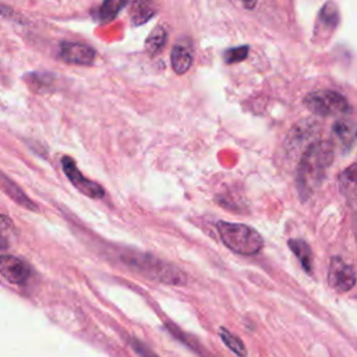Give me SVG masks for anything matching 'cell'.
<instances>
[{
	"mask_svg": "<svg viewBox=\"0 0 357 357\" xmlns=\"http://www.w3.org/2000/svg\"><path fill=\"white\" fill-rule=\"evenodd\" d=\"M333 160V145L329 141H318L307 146L297 169V188L300 197L307 198L322 183V178Z\"/></svg>",
	"mask_w": 357,
	"mask_h": 357,
	"instance_id": "cell-1",
	"label": "cell"
},
{
	"mask_svg": "<svg viewBox=\"0 0 357 357\" xmlns=\"http://www.w3.org/2000/svg\"><path fill=\"white\" fill-rule=\"evenodd\" d=\"M216 227L225 245L237 254L252 255L264 245L261 234L247 225L220 220Z\"/></svg>",
	"mask_w": 357,
	"mask_h": 357,
	"instance_id": "cell-2",
	"label": "cell"
},
{
	"mask_svg": "<svg viewBox=\"0 0 357 357\" xmlns=\"http://www.w3.org/2000/svg\"><path fill=\"white\" fill-rule=\"evenodd\" d=\"M305 107L318 116H336L350 112L347 99L335 91L319 89L308 93L304 98Z\"/></svg>",
	"mask_w": 357,
	"mask_h": 357,
	"instance_id": "cell-3",
	"label": "cell"
},
{
	"mask_svg": "<svg viewBox=\"0 0 357 357\" xmlns=\"http://www.w3.org/2000/svg\"><path fill=\"white\" fill-rule=\"evenodd\" d=\"M132 266L139 268L142 273L156 280L170 283V284H183L185 283V275L178 271L176 266L169 265L163 261L155 259L149 255H138L134 261H131Z\"/></svg>",
	"mask_w": 357,
	"mask_h": 357,
	"instance_id": "cell-4",
	"label": "cell"
},
{
	"mask_svg": "<svg viewBox=\"0 0 357 357\" xmlns=\"http://www.w3.org/2000/svg\"><path fill=\"white\" fill-rule=\"evenodd\" d=\"M328 283L337 291H349L356 283V272L339 257H333L328 269Z\"/></svg>",
	"mask_w": 357,
	"mask_h": 357,
	"instance_id": "cell-5",
	"label": "cell"
},
{
	"mask_svg": "<svg viewBox=\"0 0 357 357\" xmlns=\"http://www.w3.org/2000/svg\"><path fill=\"white\" fill-rule=\"evenodd\" d=\"M61 165H63V169H64L67 177L77 187V190H79L81 192H84L85 195L91 197V198H102L103 197V194H105L103 188L99 184L84 177L81 174V172L78 170V167L75 166V162L73 159H70L68 156H64L61 159Z\"/></svg>",
	"mask_w": 357,
	"mask_h": 357,
	"instance_id": "cell-6",
	"label": "cell"
},
{
	"mask_svg": "<svg viewBox=\"0 0 357 357\" xmlns=\"http://www.w3.org/2000/svg\"><path fill=\"white\" fill-rule=\"evenodd\" d=\"M0 275L10 283H24L29 276L28 265L18 257L0 255Z\"/></svg>",
	"mask_w": 357,
	"mask_h": 357,
	"instance_id": "cell-7",
	"label": "cell"
},
{
	"mask_svg": "<svg viewBox=\"0 0 357 357\" xmlns=\"http://www.w3.org/2000/svg\"><path fill=\"white\" fill-rule=\"evenodd\" d=\"M60 57L67 63L88 66L95 60V50L84 43L63 42L60 45Z\"/></svg>",
	"mask_w": 357,
	"mask_h": 357,
	"instance_id": "cell-8",
	"label": "cell"
},
{
	"mask_svg": "<svg viewBox=\"0 0 357 357\" xmlns=\"http://www.w3.org/2000/svg\"><path fill=\"white\" fill-rule=\"evenodd\" d=\"M337 185L342 197L347 201H357V163L350 165L337 177Z\"/></svg>",
	"mask_w": 357,
	"mask_h": 357,
	"instance_id": "cell-9",
	"label": "cell"
},
{
	"mask_svg": "<svg viewBox=\"0 0 357 357\" xmlns=\"http://www.w3.org/2000/svg\"><path fill=\"white\" fill-rule=\"evenodd\" d=\"M332 135L343 149L349 148L357 138V126L351 120H337L332 127Z\"/></svg>",
	"mask_w": 357,
	"mask_h": 357,
	"instance_id": "cell-10",
	"label": "cell"
},
{
	"mask_svg": "<svg viewBox=\"0 0 357 357\" xmlns=\"http://www.w3.org/2000/svg\"><path fill=\"white\" fill-rule=\"evenodd\" d=\"M0 185H1L3 191H4L14 202H17L18 205H21V206H24V208H26V209H32V211H36V209H38V206L22 192L21 188H20L15 183H13L7 176H4V174H1V173H0Z\"/></svg>",
	"mask_w": 357,
	"mask_h": 357,
	"instance_id": "cell-11",
	"label": "cell"
},
{
	"mask_svg": "<svg viewBox=\"0 0 357 357\" xmlns=\"http://www.w3.org/2000/svg\"><path fill=\"white\" fill-rule=\"evenodd\" d=\"M156 13L153 0H134L131 4V20L134 25L145 24Z\"/></svg>",
	"mask_w": 357,
	"mask_h": 357,
	"instance_id": "cell-12",
	"label": "cell"
},
{
	"mask_svg": "<svg viewBox=\"0 0 357 357\" xmlns=\"http://www.w3.org/2000/svg\"><path fill=\"white\" fill-rule=\"evenodd\" d=\"M192 63V53L185 45H176L172 50V67L177 74L188 71Z\"/></svg>",
	"mask_w": 357,
	"mask_h": 357,
	"instance_id": "cell-13",
	"label": "cell"
},
{
	"mask_svg": "<svg viewBox=\"0 0 357 357\" xmlns=\"http://www.w3.org/2000/svg\"><path fill=\"white\" fill-rule=\"evenodd\" d=\"M289 248L294 252V255L297 257V259L301 262V265L304 266V269L307 272H311V259H312V252L310 245L300 238H291L289 240Z\"/></svg>",
	"mask_w": 357,
	"mask_h": 357,
	"instance_id": "cell-14",
	"label": "cell"
},
{
	"mask_svg": "<svg viewBox=\"0 0 357 357\" xmlns=\"http://www.w3.org/2000/svg\"><path fill=\"white\" fill-rule=\"evenodd\" d=\"M166 40H167V35L165 28L156 26L145 40V50L148 52L149 56H156L165 47Z\"/></svg>",
	"mask_w": 357,
	"mask_h": 357,
	"instance_id": "cell-15",
	"label": "cell"
},
{
	"mask_svg": "<svg viewBox=\"0 0 357 357\" xmlns=\"http://www.w3.org/2000/svg\"><path fill=\"white\" fill-rule=\"evenodd\" d=\"M128 0H103L99 11L98 18L102 22H109L117 17V14L123 10Z\"/></svg>",
	"mask_w": 357,
	"mask_h": 357,
	"instance_id": "cell-16",
	"label": "cell"
},
{
	"mask_svg": "<svg viewBox=\"0 0 357 357\" xmlns=\"http://www.w3.org/2000/svg\"><path fill=\"white\" fill-rule=\"evenodd\" d=\"M219 333H220V339L223 340V343L237 356H245L247 354V350L243 344V342L236 336L233 335L231 332H229L227 329L225 328H220L219 329Z\"/></svg>",
	"mask_w": 357,
	"mask_h": 357,
	"instance_id": "cell-17",
	"label": "cell"
},
{
	"mask_svg": "<svg viewBox=\"0 0 357 357\" xmlns=\"http://www.w3.org/2000/svg\"><path fill=\"white\" fill-rule=\"evenodd\" d=\"M10 236H11V222L6 216L0 215V250L8 247Z\"/></svg>",
	"mask_w": 357,
	"mask_h": 357,
	"instance_id": "cell-18",
	"label": "cell"
},
{
	"mask_svg": "<svg viewBox=\"0 0 357 357\" xmlns=\"http://www.w3.org/2000/svg\"><path fill=\"white\" fill-rule=\"evenodd\" d=\"M247 53H248V47L247 46H240V47H233V49H229L226 53H225V60L226 63L231 64V63H238L241 60H244L247 57Z\"/></svg>",
	"mask_w": 357,
	"mask_h": 357,
	"instance_id": "cell-19",
	"label": "cell"
},
{
	"mask_svg": "<svg viewBox=\"0 0 357 357\" xmlns=\"http://www.w3.org/2000/svg\"><path fill=\"white\" fill-rule=\"evenodd\" d=\"M234 1H238L245 8H252L257 4V0H234Z\"/></svg>",
	"mask_w": 357,
	"mask_h": 357,
	"instance_id": "cell-20",
	"label": "cell"
}]
</instances>
